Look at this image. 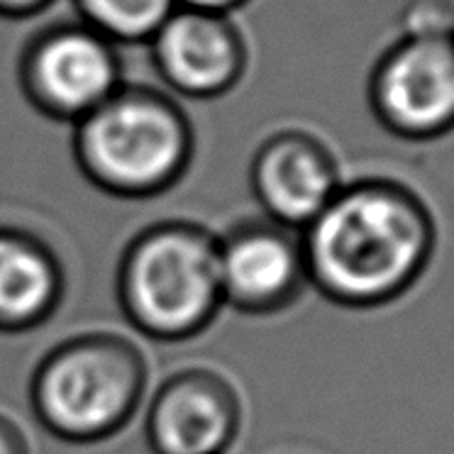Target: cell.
Returning <instances> with one entry per match:
<instances>
[{"instance_id": "cell-13", "label": "cell", "mask_w": 454, "mask_h": 454, "mask_svg": "<svg viewBox=\"0 0 454 454\" xmlns=\"http://www.w3.org/2000/svg\"><path fill=\"white\" fill-rule=\"evenodd\" d=\"M405 35L454 37V0H415L405 15Z\"/></svg>"}, {"instance_id": "cell-4", "label": "cell", "mask_w": 454, "mask_h": 454, "mask_svg": "<svg viewBox=\"0 0 454 454\" xmlns=\"http://www.w3.org/2000/svg\"><path fill=\"white\" fill-rule=\"evenodd\" d=\"M193 154L186 118L147 93L118 90L76 122L74 157L103 193L145 200L184 178Z\"/></svg>"}, {"instance_id": "cell-9", "label": "cell", "mask_w": 454, "mask_h": 454, "mask_svg": "<svg viewBox=\"0 0 454 454\" xmlns=\"http://www.w3.org/2000/svg\"><path fill=\"white\" fill-rule=\"evenodd\" d=\"M249 186L262 217L303 232L340 191L342 178L335 159L317 139L288 132L257 149Z\"/></svg>"}, {"instance_id": "cell-3", "label": "cell", "mask_w": 454, "mask_h": 454, "mask_svg": "<svg viewBox=\"0 0 454 454\" xmlns=\"http://www.w3.org/2000/svg\"><path fill=\"white\" fill-rule=\"evenodd\" d=\"M147 359L118 333H81L32 369L30 408L42 430L69 444H98L125 430L147 395Z\"/></svg>"}, {"instance_id": "cell-12", "label": "cell", "mask_w": 454, "mask_h": 454, "mask_svg": "<svg viewBox=\"0 0 454 454\" xmlns=\"http://www.w3.org/2000/svg\"><path fill=\"white\" fill-rule=\"evenodd\" d=\"M90 30L108 42H145L176 11V0H76Z\"/></svg>"}, {"instance_id": "cell-14", "label": "cell", "mask_w": 454, "mask_h": 454, "mask_svg": "<svg viewBox=\"0 0 454 454\" xmlns=\"http://www.w3.org/2000/svg\"><path fill=\"white\" fill-rule=\"evenodd\" d=\"M0 454H30V442L11 415L0 413Z\"/></svg>"}, {"instance_id": "cell-10", "label": "cell", "mask_w": 454, "mask_h": 454, "mask_svg": "<svg viewBox=\"0 0 454 454\" xmlns=\"http://www.w3.org/2000/svg\"><path fill=\"white\" fill-rule=\"evenodd\" d=\"M149 42L161 79L188 98H215L242 74V44L215 12L174 11Z\"/></svg>"}, {"instance_id": "cell-5", "label": "cell", "mask_w": 454, "mask_h": 454, "mask_svg": "<svg viewBox=\"0 0 454 454\" xmlns=\"http://www.w3.org/2000/svg\"><path fill=\"white\" fill-rule=\"evenodd\" d=\"M369 100L395 137L447 135L454 129V37L403 35L374 67Z\"/></svg>"}, {"instance_id": "cell-11", "label": "cell", "mask_w": 454, "mask_h": 454, "mask_svg": "<svg viewBox=\"0 0 454 454\" xmlns=\"http://www.w3.org/2000/svg\"><path fill=\"white\" fill-rule=\"evenodd\" d=\"M67 288L59 257L37 235L0 225V333L22 335L50 320Z\"/></svg>"}, {"instance_id": "cell-7", "label": "cell", "mask_w": 454, "mask_h": 454, "mask_svg": "<svg viewBox=\"0 0 454 454\" xmlns=\"http://www.w3.org/2000/svg\"><path fill=\"white\" fill-rule=\"evenodd\" d=\"M239 425L235 386L206 366L168 374L145 408V437L154 454H227Z\"/></svg>"}, {"instance_id": "cell-15", "label": "cell", "mask_w": 454, "mask_h": 454, "mask_svg": "<svg viewBox=\"0 0 454 454\" xmlns=\"http://www.w3.org/2000/svg\"><path fill=\"white\" fill-rule=\"evenodd\" d=\"M50 0H0V12L3 15H12V18H22V15H32V12L42 11Z\"/></svg>"}, {"instance_id": "cell-2", "label": "cell", "mask_w": 454, "mask_h": 454, "mask_svg": "<svg viewBox=\"0 0 454 454\" xmlns=\"http://www.w3.org/2000/svg\"><path fill=\"white\" fill-rule=\"evenodd\" d=\"M115 298L139 335L186 342L223 310L217 235L191 220H159L129 239L115 269Z\"/></svg>"}, {"instance_id": "cell-8", "label": "cell", "mask_w": 454, "mask_h": 454, "mask_svg": "<svg viewBox=\"0 0 454 454\" xmlns=\"http://www.w3.org/2000/svg\"><path fill=\"white\" fill-rule=\"evenodd\" d=\"M103 35L67 27L44 35L25 59V89L51 118L79 122L118 93V57Z\"/></svg>"}, {"instance_id": "cell-1", "label": "cell", "mask_w": 454, "mask_h": 454, "mask_svg": "<svg viewBox=\"0 0 454 454\" xmlns=\"http://www.w3.org/2000/svg\"><path fill=\"white\" fill-rule=\"evenodd\" d=\"M423 198L388 178L342 184L301 232L308 286L352 310L381 308L423 277L434 252Z\"/></svg>"}, {"instance_id": "cell-6", "label": "cell", "mask_w": 454, "mask_h": 454, "mask_svg": "<svg viewBox=\"0 0 454 454\" xmlns=\"http://www.w3.org/2000/svg\"><path fill=\"white\" fill-rule=\"evenodd\" d=\"M223 308L242 316L284 313L308 288L301 232L267 217L239 220L217 235Z\"/></svg>"}, {"instance_id": "cell-16", "label": "cell", "mask_w": 454, "mask_h": 454, "mask_svg": "<svg viewBox=\"0 0 454 454\" xmlns=\"http://www.w3.org/2000/svg\"><path fill=\"white\" fill-rule=\"evenodd\" d=\"M184 8H191V11H203V12H215V15H223V12L238 8L239 3L245 0H176Z\"/></svg>"}]
</instances>
